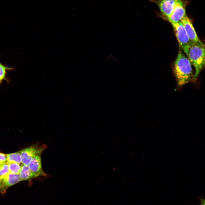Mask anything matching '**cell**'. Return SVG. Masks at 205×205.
I'll return each mask as SVG.
<instances>
[{
    "label": "cell",
    "instance_id": "1",
    "mask_svg": "<svg viewBox=\"0 0 205 205\" xmlns=\"http://www.w3.org/2000/svg\"><path fill=\"white\" fill-rule=\"evenodd\" d=\"M173 72L178 88L188 83L192 78L191 64L180 50L174 63Z\"/></svg>",
    "mask_w": 205,
    "mask_h": 205
},
{
    "label": "cell",
    "instance_id": "2",
    "mask_svg": "<svg viewBox=\"0 0 205 205\" xmlns=\"http://www.w3.org/2000/svg\"><path fill=\"white\" fill-rule=\"evenodd\" d=\"M186 55L195 71L192 80L195 81L205 65V47L204 44L192 43Z\"/></svg>",
    "mask_w": 205,
    "mask_h": 205
},
{
    "label": "cell",
    "instance_id": "3",
    "mask_svg": "<svg viewBox=\"0 0 205 205\" xmlns=\"http://www.w3.org/2000/svg\"><path fill=\"white\" fill-rule=\"evenodd\" d=\"M180 47L187 54L192 43L190 40L184 28L181 21L171 24Z\"/></svg>",
    "mask_w": 205,
    "mask_h": 205
},
{
    "label": "cell",
    "instance_id": "4",
    "mask_svg": "<svg viewBox=\"0 0 205 205\" xmlns=\"http://www.w3.org/2000/svg\"><path fill=\"white\" fill-rule=\"evenodd\" d=\"M47 147L44 144H35L20 150L22 164L28 165L32 159L37 155L41 154Z\"/></svg>",
    "mask_w": 205,
    "mask_h": 205
},
{
    "label": "cell",
    "instance_id": "5",
    "mask_svg": "<svg viewBox=\"0 0 205 205\" xmlns=\"http://www.w3.org/2000/svg\"><path fill=\"white\" fill-rule=\"evenodd\" d=\"M187 1L183 0H176L173 11L167 19L171 24L181 21L186 15V8Z\"/></svg>",
    "mask_w": 205,
    "mask_h": 205
},
{
    "label": "cell",
    "instance_id": "6",
    "mask_svg": "<svg viewBox=\"0 0 205 205\" xmlns=\"http://www.w3.org/2000/svg\"><path fill=\"white\" fill-rule=\"evenodd\" d=\"M180 21L192 43L195 44H203L197 35L191 21L186 15Z\"/></svg>",
    "mask_w": 205,
    "mask_h": 205
},
{
    "label": "cell",
    "instance_id": "7",
    "mask_svg": "<svg viewBox=\"0 0 205 205\" xmlns=\"http://www.w3.org/2000/svg\"><path fill=\"white\" fill-rule=\"evenodd\" d=\"M21 181L19 175L10 173L0 178V193L5 194L10 186Z\"/></svg>",
    "mask_w": 205,
    "mask_h": 205
},
{
    "label": "cell",
    "instance_id": "8",
    "mask_svg": "<svg viewBox=\"0 0 205 205\" xmlns=\"http://www.w3.org/2000/svg\"><path fill=\"white\" fill-rule=\"evenodd\" d=\"M41 156V154L35 156L32 159L28 165L34 178L46 175L42 169Z\"/></svg>",
    "mask_w": 205,
    "mask_h": 205
},
{
    "label": "cell",
    "instance_id": "9",
    "mask_svg": "<svg viewBox=\"0 0 205 205\" xmlns=\"http://www.w3.org/2000/svg\"><path fill=\"white\" fill-rule=\"evenodd\" d=\"M176 0H153L158 6L160 12L167 18L171 13Z\"/></svg>",
    "mask_w": 205,
    "mask_h": 205
},
{
    "label": "cell",
    "instance_id": "10",
    "mask_svg": "<svg viewBox=\"0 0 205 205\" xmlns=\"http://www.w3.org/2000/svg\"><path fill=\"white\" fill-rule=\"evenodd\" d=\"M20 181H29L34 178L28 165H23L19 174Z\"/></svg>",
    "mask_w": 205,
    "mask_h": 205
},
{
    "label": "cell",
    "instance_id": "11",
    "mask_svg": "<svg viewBox=\"0 0 205 205\" xmlns=\"http://www.w3.org/2000/svg\"><path fill=\"white\" fill-rule=\"evenodd\" d=\"M7 163H16L20 164L22 163L20 151L17 152L7 154Z\"/></svg>",
    "mask_w": 205,
    "mask_h": 205
},
{
    "label": "cell",
    "instance_id": "12",
    "mask_svg": "<svg viewBox=\"0 0 205 205\" xmlns=\"http://www.w3.org/2000/svg\"><path fill=\"white\" fill-rule=\"evenodd\" d=\"M9 172L15 175H19L21 169L20 164L16 163H7Z\"/></svg>",
    "mask_w": 205,
    "mask_h": 205
},
{
    "label": "cell",
    "instance_id": "13",
    "mask_svg": "<svg viewBox=\"0 0 205 205\" xmlns=\"http://www.w3.org/2000/svg\"><path fill=\"white\" fill-rule=\"evenodd\" d=\"M9 173L7 163L0 164V178L3 177Z\"/></svg>",
    "mask_w": 205,
    "mask_h": 205
},
{
    "label": "cell",
    "instance_id": "14",
    "mask_svg": "<svg viewBox=\"0 0 205 205\" xmlns=\"http://www.w3.org/2000/svg\"><path fill=\"white\" fill-rule=\"evenodd\" d=\"M7 68L6 67L2 65L0 63V83L2 82V80L5 78L6 73V69Z\"/></svg>",
    "mask_w": 205,
    "mask_h": 205
},
{
    "label": "cell",
    "instance_id": "15",
    "mask_svg": "<svg viewBox=\"0 0 205 205\" xmlns=\"http://www.w3.org/2000/svg\"><path fill=\"white\" fill-rule=\"evenodd\" d=\"M7 154L0 153V164L7 163Z\"/></svg>",
    "mask_w": 205,
    "mask_h": 205
},
{
    "label": "cell",
    "instance_id": "16",
    "mask_svg": "<svg viewBox=\"0 0 205 205\" xmlns=\"http://www.w3.org/2000/svg\"><path fill=\"white\" fill-rule=\"evenodd\" d=\"M201 197L198 196V198L200 200V202L199 203V205H205V200L203 198L202 195H201Z\"/></svg>",
    "mask_w": 205,
    "mask_h": 205
}]
</instances>
